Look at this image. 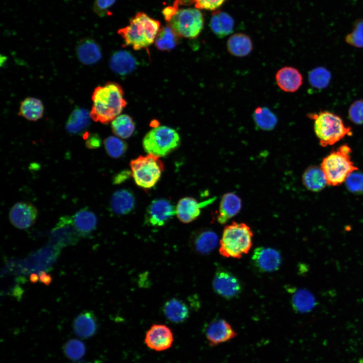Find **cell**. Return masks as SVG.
<instances>
[{
    "mask_svg": "<svg viewBox=\"0 0 363 363\" xmlns=\"http://www.w3.org/2000/svg\"><path fill=\"white\" fill-rule=\"evenodd\" d=\"M351 152L350 148L345 144L323 158L321 167L325 174L328 185H339L345 181L350 173L357 170L351 160Z\"/></svg>",
    "mask_w": 363,
    "mask_h": 363,
    "instance_id": "obj_5",
    "label": "cell"
},
{
    "mask_svg": "<svg viewBox=\"0 0 363 363\" xmlns=\"http://www.w3.org/2000/svg\"><path fill=\"white\" fill-rule=\"evenodd\" d=\"M210 27L216 36L223 38L233 31L234 21L228 14L218 11L213 14Z\"/></svg>",
    "mask_w": 363,
    "mask_h": 363,
    "instance_id": "obj_24",
    "label": "cell"
},
{
    "mask_svg": "<svg viewBox=\"0 0 363 363\" xmlns=\"http://www.w3.org/2000/svg\"><path fill=\"white\" fill-rule=\"evenodd\" d=\"M39 278L40 282L46 285H48L52 280L51 276L44 271H41L40 273Z\"/></svg>",
    "mask_w": 363,
    "mask_h": 363,
    "instance_id": "obj_44",
    "label": "cell"
},
{
    "mask_svg": "<svg viewBox=\"0 0 363 363\" xmlns=\"http://www.w3.org/2000/svg\"><path fill=\"white\" fill-rule=\"evenodd\" d=\"M173 341L171 329L163 324H153L146 333L145 342L150 349L157 351L169 348Z\"/></svg>",
    "mask_w": 363,
    "mask_h": 363,
    "instance_id": "obj_11",
    "label": "cell"
},
{
    "mask_svg": "<svg viewBox=\"0 0 363 363\" xmlns=\"http://www.w3.org/2000/svg\"><path fill=\"white\" fill-rule=\"evenodd\" d=\"M85 145L89 149H94L99 148L101 144V140L99 136L96 133L87 135L86 138Z\"/></svg>",
    "mask_w": 363,
    "mask_h": 363,
    "instance_id": "obj_42",
    "label": "cell"
},
{
    "mask_svg": "<svg viewBox=\"0 0 363 363\" xmlns=\"http://www.w3.org/2000/svg\"><path fill=\"white\" fill-rule=\"evenodd\" d=\"M255 266L261 271L270 272L278 269L281 257L279 253L270 248H256L252 255Z\"/></svg>",
    "mask_w": 363,
    "mask_h": 363,
    "instance_id": "obj_14",
    "label": "cell"
},
{
    "mask_svg": "<svg viewBox=\"0 0 363 363\" xmlns=\"http://www.w3.org/2000/svg\"><path fill=\"white\" fill-rule=\"evenodd\" d=\"M291 304L294 310L300 313L312 311L317 305L314 295L309 290L299 289L294 291L291 297Z\"/></svg>",
    "mask_w": 363,
    "mask_h": 363,
    "instance_id": "obj_28",
    "label": "cell"
},
{
    "mask_svg": "<svg viewBox=\"0 0 363 363\" xmlns=\"http://www.w3.org/2000/svg\"><path fill=\"white\" fill-rule=\"evenodd\" d=\"M160 24L143 12H138L130 20L129 25L119 29L117 33L125 46L138 50L151 45L155 40Z\"/></svg>",
    "mask_w": 363,
    "mask_h": 363,
    "instance_id": "obj_2",
    "label": "cell"
},
{
    "mask_svg": "<svg viewBox=\"0 0 363 363\" xmlns=\"http://www.w3.org/2000/svg\"><path fill=\"white\" fill-rule=\"evenodd\" d=\"M307 116L314 120V131L323 147L333 145L352 134L351 128L346 126L341 118L333 112L322 111Z\"/></svg>",
    "mask_w": 363,
    "mask_h": 363,
    "instance_id": "obj_4",
    "label": "cell"
},
{
    "mask_svg": "<svg viewBox=\"0 0 363 363\" xmlns=\"http://www.w3.org/2000/svg\"><path fill=\"white\" fill-rule=\"evenodd\" d=\"M163 312L169 321L176 323L185 321L189 316V310L187 306L176 298L170 299L165 303Z\"/></svg>",
    "mask_w": 363,
    "mask_h": 363,
    "instance_id": "obj_27",
    "label": "cell"
},
{
    "mask_svg": "<svg viewBox=\"0 0 363 363\" xmlns=\"http://www.w3.org/2000/svg\"><path fill=\"white\" fill-rule=\"evenodd\" d=\"M331 78L330 72L326 68L318 67L312 69L309 73L308 79L310 84L318 89L326 88Z\"/></svg>",
    "mask_w": 363,
    "mask_h": 363,
    "instance_id": "obj_34",
    "label": "cell"
},
{
    "mask_svg": "<svg viewBox=\"0 0 363 363\" xmlns=\"http://www.w3.org/2000/svg\"><path fill=\"white\" fill-rule=\"evenodd\" d=\"M179 36L168 26L160 29L155 40L157 48L161 51H169L177 44Z\"/></svg>",
    "mask_w": 363,
    "mask_h": 363,
    "instance_id": "obj_33",
    "label": "cell"
},
{
    "mask_svg": "<svg viewBox=\"0 0 363 363\" xmlns=\"http://www.w3.org/2000/svg\"><path fill=\"white\" fill-rule=\"evenodd\" d=\"M90 113L83 108L75 109L69 116L66 130L71 134H79L87 128L90 124Z\"/></svg>",
    "mask_w": 363,
    "mask_h": 363,
    "instance_id": "obj_29",
    "label": "cell"
},
{
    "mask_svg": "<svg viewBox=\"0 0 363 363\" xmlns=\"http://www.w3.org/2000/svg\"><path fill=\"white\" fill-rule=\"evenodd\" d=\"M205 335L209 344L215 346L235 338L237 333L228 322L220 319L213 321L208 325Z\"/></svg>",
    "mask_w": 363,
    "mask_h": 363,
    "instance_id": "obj_13",
    "label": "cell"
},
{
    "mask_svg": "<svg viewBox=\"0 0 363 363\" xmlns=\"http://www.w3.org/2000/svg\"><path fill=\"white\" fill-rule=\"evenodd\" d=\"M77 53L79 60L85 65L94 64L101 57L99 46L91 39L81 41L77 46Z\"/></svg>",
    "mask_w": 363,
    "mask_h": 363,
    "instance_id": "obj_21",
    "label": "cell"
},
{
    "mask_svg": "<svg viewBox=\"0 0 363 363\" xmlns=\"http://www.w3.org/2000/svg\"><path fill=\"white\" fill-rule=\"evenodd\" d=\"M349 119L356 125L363 124V99L353 102L348 109Z\"/></svg>",
    "mask_w": 363,
    "mask_h": 363,
    "instance_id": "obj_39",
    "label": "cell"
},
{
    "mask_svg": "<svg viewBox=\"0 0 363 363\" xmlns=\"http://www.w3.org/2000/svg\"><path fill=\"white\" fill-rule=\"evenodd\" d=\"M211 202L209 200L200 203L195 198H183L178 201L176 207V214L181 222L190 223L199 217L201 208Z\"/></svg>",
    "mask_w": 363,
    "mask_h": 363,
    "instance_id": "obj_16",
    "label": "cell"
},
{
    "mask_svg": "<svg viewBox=\"0 0 363 363\" xmlns=\"http://www.w3.org/2000/svg\"><path fill=\"white\" fill-rule=\"evenodd\" d=\"M92 100L90 117L94 121L103 124H108L115 119L127 104L121 86L111 82L97 87L93 92Z\"/></svg>",
    "mask_w": 363,
    "mask_h": 363,
    "instance_id": "obj_1",
    "label": "cell"
},
{
    "mask_svg": "<svg viewBox=\"0 0 363 363\" xmlns=\"http://www.w3.org/2000/svg\"><path fill=\"white\" fill-rule=\"evenodd\" d=\"M359 363H363V358L359 360Z\"/></svg>",
    "mask_w": 363,
    "mask_h": 363,
    "instance_id": "obj_46",
    "label": "cell"
},
{
    "mask_svg": "<svg viewBox=\"0 0 363 363\" xmlns=\"http://www.w3.org/2000/svg\"><path fill=\"white\" fill-rule=\"evenodd\" d=\"M226 0H194L196 8L214 11L219 8Z\"/></svg>",
    "mask_w": 363,
    "mask_h": 363,
    "instance_id": "obj_40",
    "label": "cell"
},
{
    "mask_svg": "<svg viewBox=\"0 0 363 363\" xmlns=\"http://www.w3.org/2000/svg\"><path fill=\"white\" fill-rule=\"evenodd\" d=\"M73 328L76 335L81 338L92 337L97 328L95 316L91 311H83L74 320Z\"/></svg>",
    "mask_w": 363,
    "mask_h": 363,
    "instance_id": "obj_17",
    "label": "cell"
},
{
    "mask_svg": "<svg viewBox=\"0 0 363 363\" xmlns=\"http://www.w3.org/2000/svg\"><path fill=\"white\" fill-rule=\"evenodd\" d=\"M345 182L350 192L363 194V173L354 171L348 175Z\"/></svg>",
    "mask_w": 363,
    "mask_h": 363,
    "instance_id": "obj_38",
    "label": "cell"
},
{
    "mask_svg": "<svg viewBox=\"0 0 363 363\" xmlns=\"http://www.w3.org/2000/svg\"><path fill=\"white\" fill-rule=\"evenodd\" d=\"M136 65L135 57L131 53L125 50L115 52L110 60V67L111 70L121 75H125L132 72Z\"/></svg>",
    "mask_w": 363,
    "mask_h": 363,
    "instance_id": "obj_22",
    "label": "cell"
},
{
    "mask_svg": "<svg viewBox=\"0 0 363 363\" xmlns=\"http://www.w3.org/2000/svg\"><path fill=\"white\" fill-rule=\"evenodd\" d=\"M169 26L179 37L195 38L199 36L204 26L202 13L197 8H178L168 21Z\"/></svg>",
    "mask_w": 363,
    "mask_h": 363,
    "instance_id": "obj_8",
    "label": "cell"
},
{
    "mask_svg": "<svg viewBox=\"0 0 363 363\" xmlns=\"http://www.w3.org/2000/svg\"><path fill=\"white\" fill-rule=\"evenodd\" d=\"M135 199L133 193L127 189H122L114 192L110 201V208L115 214L123 215L129 214L134 209Z\"/></svg>",
    "mask_w": 363,
    "mask_h": 363,
    "instance_id": "obj_19",
    "label": "cell"
},
{
    "mask_svg": "<svg viewBox=\"0 0 363 363\" xmlns=\"http://www.w3.org/2000/svg\"><path fill=\"white\" fill-rule=\"evenodd\" d=\"M131 174L139 187L148 189L160 179L164 166L159 157L152 154L139 156L130 162Z\"/></svg>",
    "mask_w": 363,
    "mask_h": 363,
    "instance_id": "obj_7",
    "label": "cell"
},
{
    "mask_svg": "<svg viewBox=\"0 0 363 363\" xmlns=\"http://www.w3.org/2000/svg\"><path fill=\"white\" fill-rule=\"evenodd\" d=\"M111 126L114 134L122 139L131 137L135 130V123L132 118L127 114L117 116L111 122Z\"/></svg>",
    "mask_w": 363,
    "mask_h": 363,
    "instance_id": "obj_32",
    "label": "cell"
},
{
    "mask_svg": "<svg viewBox=\"0 0 363 363\" xmlns=\"http://www.w3.org/2000/svg\"><path fill=\"white\" fill-rule=\"evenodd\" d=\"M115 0H95L94 10L99 16H104L107 13L108 9L114 3Z\"/></svg>",
    "mask_w": 363,
    "mask_h": 363,
    "instance_id": "obj_41",
    "label": "cell"
},
{
    "mask_svg": "<svg viewBox=\"0 0 363 363\" xmlns=\"http://www.w3.org/2000/svg\"><path fill=\"white\" fill-rule=\"evenodd\" d=\"M345 41L355 47L363 48V20L355 22L352 31L346 36Z\"/></svg>",
    "mask_w": 363,
    "mask_h": 363,
    "instance_id": "obj_37",
    "label": "cell"
},
{
    "mask_svg": "<svg viewBox=\"0 0 363 363\" xmlns=\"http://www.w3.org/2000/svg\"><path fill=\"white\" fill-rule=\"evenodd\" d=\"M86 346L80 340L71 339L68 340L63 346V351L65 356L72 360H78L85 355Z\"/></svg>",
    "mask_w": 363,
    "mask_h": 363,
    "instance_id": "obj_36",
    "label": "cell"
},
{
    "mask_svg": "<svg viewBox=\"0 0 363 363\" xmlns=\"http://www.w3.org/2000/svg\"><path fill=\"white\" fill-rule=\"evenodd\" d=\"M38 212L36 208L28 202H18L11 209L9 219L11 223L19 229H27L36 221Z\"/></svg>",
    "mask_w": 363,
    "mask_h": 363,
    "instance_id": "obj_12",
    "label": "cell"
},
{
    "mask_svg": "<svg viewBox=\"0 0 363 363\" xmlns=\"http://www.w3.org/2000/svg\"><path fill=\"white\" fill-rule=\"evenodd\" d=\"M180 142L178 133L167 126H158L149 131L143 139L145 151L159 157H164L176 149Z\"/></svg>",
    "mask_w": 363,
    "mask_h": 363,
    "instance_id": "obj_6",
    "label": "cell"
},
{
    "mask_svg": "<svg viewBox=\"0 0 363 363\" xmlns=\"http://www.w3.org/2000/svg\"><path fill=\"white\" fill-rule=\"evenodd\" d=\"M253 233L245 223L233 222L223 229L219 241V253L226 258L239 259L252 247Z\"/></svg>",
    "mask_w": 363,
    "mask_h": 363,
    "instance_id": "obj_3",
    "label": "cell"
},
{
    "mask_svg": "<svg viewBox=\"0 0 363 363\" xmlns=\"http://www.w3.org/2000/svg\"><path fill=\"white\" fill-rule=\"evenodd\" d=\"M241 206V200L237 195L231 192L225 194L220 201L218 222L222 224L225 223L239 213Z\"/></svg>",
    "mask_w": 363,
    "mask_h": 363,
    "instance_id": "obj_18",
    "label": "cell"
},
{
    "mask_svg": "<svg viewBox=\"0 0 363 363\" xmlns=\"http://www.w3.org/2000/svg\"><path fill=\"white\" fill-rule=\"evenodd\" d=\"M275 80L281 90L285 92L293 93L302 85L303 77L296 68L285 66L277 72Z\"/></svg>",
    "mask_w": 363,
    "mask_h": 363,
    "instance_id": "obj_15",
    "label": "cell"
},
{
    "mask_svg": "<svg viewBox=\"0 0 363 363\" xmlns=\"http://www.w3.org/2000/svg\"><path fill=\"white\" fill-rule=\"evenodd\" d=\"M104 144L108 155L114 158L123 156L128 149V144L126 142L114 136L106 138Z\"/></svg>",
    "mask_w": 363,
    "mask_h": 363,
    "instance_id": "obj_35",
    "label": "cell"
},
{
    "mask_svg": "<svg viewBox=\"0 0 363 363\" xmlns=\"http://www.w3.org/2000/svg\"><path fill=\"white\" fill-rule=\"evenodd\" d=\"M302 183L311 191L319 192L327 184L325 174L321 167L311 166L307 168L302 174Z\"/></svg>",
    "mask_w": 363,
    "mask_h": 363,
    "instance_id": "obj_23",
    "label": "cell"
},
{
    "mask_svg": "<svg viewBox=\"0 0 363 363\" xmlns=\"http://www.w3.org/2000/svg\"><path fill=\"white\" fill-rule=\"evenodd\" d=\"M131 174V171L123 170L116 174L113 178V182L114 184H119L126 180Z\"/></svg>",
    "mask_w": 363,
    "mask_h": 363,
    "instance_id": "obj_43",
    "label": "cell"
},
{
    "mask_svg": "<svg viewBox=\"0 0 363 363\" xmlns=\"http://www.w3.org/2000/svg\"><path fill=\"white\" fill-rule=\"evenodd\" d=\"M213 287L215 291L226 298H231L238 294L241 285L238 279L231 272L218 269L214 276Z\"/></svg>",
    "mask_w": 363,
    "mask_h": 363,
    "instance_id": "obj_10",
    "label": "cell"
},
{
    "mask_svg": "<svg viewBox=\"0 0 363 363\" xmlns=\"http://www.w3.org/2000/svg\"><path fill=\"white\" fill-rule=\"evenodd\" d=\"M38 279H39V278L37 275V274H36L35 273H33V274H31V275L30 276V280L31 282H33V283L36 282L38 280Z\"/></svg>",
    "mask_w": 363,
    "mask_h": 363,
    "instance_id": "obj_45",
    "label": "cell"
},
{
    "mask_svg": "<svg viewBox=\"0 0 363 363\" xmlns=\"http://www.w3.org/2000/svg\"><path fill=\"white\" fill-rule=\"evenodd\" d=\"M226 47L231 55L242 57L248 55L251 52L253 44L248 35L243 33H237L228 38Z\"/></svg>",
    "mask_w": 363,
    "mask_h": 363,
    "instance_id": "obj_20",
    "label": "cell"
},
{
    "mask_svg": "<svg viewBox=\"0 0 363 363\" xmlns=\"http://www.w3.org/2000/svg\"><path fill=\"white\" fill-rule=\"evenodd\" d=\"M253 118L257 126L264 131L272 130L278 122L276 115L269 108L264 106L255 108Z\"/></svg>",
    "mask_w": 363,
    "mask_h": 363,
    "instance_id": "obj_31",
    "label": "cell"
},
{
    "mask_svg": "<svg viewBox=\"0 0 363 363\" xmlns=\"http://www.w3.org/2000/svg\"><path fill=\"white\" fill-rule=\"evenodd\" d=\"M176 214V207L166 199H156L152 201L146 209L145 219L147 224L152 226L165 224Z\"/></svg>",
    "mask_w": 363,
    "mask_h": 363,
    "instance_id": "obj_9",
    "label": "cell"
},
{
    "mask_svg": "<svg viewBox=\"0 0 363 363\" xmlns=\"http://www.w3.org/2000/svg\"><path fill=\"white\" fill-rule=\"evenodd\" d=\"M42 102L34 97H28L21 102L19 114L28 120L36 121L41 118L43 113Z\"/></svg>",
    "mask_w": 363,
    "mask_h": 363,
    "instance_id": "obj_30",
    "label": "cell"
},
{
    "mask_svg": "<svg viewBox=\"0 0 363 363\" xmlns=\"http://www.w3.org/2000/svg\"><path fill=\"white\" fill-rule=\"evenodd\" d=\"M218 238L212 230H202L196 233L193 238L195 249L199 253L207 254L213 251L217 246Z\"/></svg>",
    "mask_w": 363,
    "mask_h": 363,
    "instance_id": "obj_25",
    "label": "cell"
},
{
    "mask_svg": "<svg viewBox=\"0 0 363 363\" xmlns=\"http://www.w3.org/2000/svg\"><path fill=\"white\" fill-rule=\"evenodd\" d=\"M73 222L76 230L80 234H88L96 227L97 217L91 210L84 208L77 212L73 217Z\"/></svg>",
    "mask_w": 363,
    "mask_h": 363,
    "instance_id": "obj_26",
    "label": "cell"
}]
</instances>
